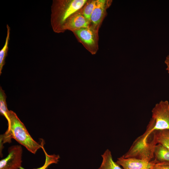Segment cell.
<instances>
[{"label":"cell","instance_id":"12","mask_svg":"<svg viewBox=\"0 0 169 169\" xmlns=\"http://www.w3.org/2000/svg\"><path fill=\"white\" fill-rule=\"evenodd\" d=\"M157 144H160L169 150V130L153 131Z\"/></svg>","mask_w":169,"mask_h":169},{"label":"cell","instance_id":"17","mask_svg":"<svg viewBox=\"0 0 169 169\" xmlns=\"http://www.w3.org/2000/svg\"><path fill=\"white\" fill-rule=\"evenodd\" d=\"M151 169H169V164H153Z\"/></svg>","mask_w":169,"mask_h":169},{"label":"cell","instance_id":"13","mask_svg":"<svg viewBox=\"0 0 169 169\" xmlns=\"http://www.w3.org/2000/svg\"><path fill=\"white\" fill-rule=\"evenodd\" d=\"M7 35L5 43L3 48L0 50V74L2 73V71L3 66L5 64V60L7 56L8 50V44L10 40V28L8 24L7 25Z\"/></svg>","mask_w":169,"mask_h":169},{"label":"cell","instance_id":"16","mask_svg":"<svg viewBox=\"0 0 169 169\" xmlns=\"http://www.w3.org/2000/svg\"><path fill=\"white\" fill-rule=\"evenodd\" d=\"M6 96L2 87H0V113L1 115L4 116L7 120L8 119V114L9 110L7 108L6 102Z\"/></svg>","mask_w":169,"mask_h":169},{"label":"cell","instance_id":"8","mask_svg":"<svg viewBox=\"0 0 169 169\" xmlns=\"http://www.w3.org/2000/svg\"><path fill=\"white\" fill-rule=\"evenodd\" d=\"M90 22L83 15L81 8L72 14L64 22L62 27V33L67 30L72 32L83 28L90 26Z\"/></svg>","mask_w":169,"mask_h":169},{"label":"cell","instance_id":"9","mask_svg":"<svg viewBox=\"0 0 169 169\" xmlns=\"http://www.w3.org/2000/svg\"><path fill=\"white\" fill-rule=\"evenodd\" d=\"M116 162L123 169H151L153 163L134 158H117Z\"/></svg>","mask_w":169,"mask_h":169},{"label":"cell","instance_id":"11","mask_svg":"<svg viewBox=\"0 0 169 169\" xmlns=\"http://www.w3.org/2000/svg\"><path fill=\"white\" fill-rule=\"evenodd\" d=\"M103 160L98 169H123L116 162L113 160L111 152L107 149L101 155Z\"/></svg>","mask_w":169,"mask_h":169},{"label":"cell","instance_id":"14","mask_svg":"<svg viewBox=\"0 0 169 169\" xmlns=\"http://www.w3.org/2000/svg\"><path fill=\"white\" fill-rule=\"evenodd\" d=\"M44 141L43 139L41 140V147L45 155V159L44 164L41 166L33 169H46L52 164H57L59 161L60 156L58 155L53 154L49 155L45 151L44 148Z\"/></svg>","mask_w":169,"mask_h":169},{"label":"cell","instance_id":"10","mask_svg":"<svg viewBox=\"0 0 169 169\" xmlns=\"http://www.w3.org/2000/svg\"><path fill=\"white\" fill-rule=\"evenodd\" d=\"M153 157L151 161L153 164H169V150L161 144H157L155 146Z\"/></svg>","mask_w":169,"mask_h":169},{"label":"cell","instance_id":"7","mask_svg":"<svg viewBox=\"0 0 169 169\" xmlns=\"http://www.w3.org/2000/svg\"><path fill=\"white\" fill-rule=\"evenodd\" d=\"M112 2L110 0H96L95 7L91 16L90 26L99 31L107 14V9L111 5Z\"/></svg>","mask_w":169,"mask_h":169},{"label":"cell","instance_id":"2","mask_svg":"<svg viewBox=\"0 0 169 169\" xmlns=\"http://www.w3.org/2000/svg\"><path fill=\"white\" fill-rule=\"evenodd\" d=\"M154 125L150 120L146 131L133 142L130 149L122 156L134 158L151 162L153 159V152L157 144L153 133Z\"/></svg>","mask_w":169,"mask_h":169},{"label":"cell","instance_id":"4","mask_svg":"<svg viewBox=\"0 0 169 169\" xmlns=\"http://www.w3.org/2000/svg\"><path fill=\"white\" fill-rule=\"evenodd\" d=\"M98 31L89 26L72 32L78 41L91 54H95L99 49Z\"/></svg>","mask_w":169,"mask_h":169},{"label":"cell","instance_id":"15","mask_svg":"<svg viewBox=\"0 0 169 169\" xmlns=\"http://www.w3.org/2000/svg\"><path fill=\"white\" fill-rule=\"evenodd\" d=\"M96 0H87L81 8L82 13L90 23V17L95 6Z\"/></svg>","mask_w":169,"mask_h":169},{"label":"cell","instance_id":"6","mask_svg":"<svg viewBox=\"0 0 169 169\" xmlns=\"http://www.w3.org/2000/svg\"><path fill=\"white\" fill-rule=\"evenodd\" d=\"M22 153L21 145L10 147L7 156L0 161V169H24L22 167Z\"/></svg>","mask_w":169,"mask_h":169},{"label":"cell","instance_id":"3","mask_svg":"<svg viewBox=\"0 0 169 169\" xmlns=\"http://www.w3.org/2000/svg\"><path fill=\"white\" fill-rule=\"evenodd\" d=\"M87 0H54L51 6L50 23L52 29L62 33L63 26L72 14L80 9Z\"/></svg>","mask_w":169,"mask_h":169},{"label":"cell","instance_id":"1","mask_svg":"<svg viewBox=\"0 0 169 169\" xmlns=\"http://www.w3.org/2000/svg\"><path fill=\"white\" fill-rule=\"evenodd\" d=\"M7 120L8 129L3 135H0L1 153L3 144L5 143H10L12 138L33 154H35L41 148V144L33 139L24 124L14 112L9 110Z\"/></svg>","mask_w":169,"mask_h":169},{"label":"cell","instance_id":"5","mask_svg":"<svg viewBox=\"0 0 169 169\" xmlns=\"http://www.w3.org/2000/svg\"><path fill=\"white\" fill-rule=\"evenodd\" d=\"M150 120L154 124L153 130H169V103L161 100L156 103L151 110Z\"/></svg>","mask_w":169,"mask_h":169},{"label":"cell","instance_id":"18","mask_svg":"<svg viewBox=\"0 0 169 169\" xmlns=\"http://www.w3.org/2000/svg\"><path fill=\"white\" fill-rule=\"evenodd\" d=\"M164 62L166 66V70L169 73V54L166 57Z\"/></svg>","mask_w":169,"mask_h":169}]
</instances>
